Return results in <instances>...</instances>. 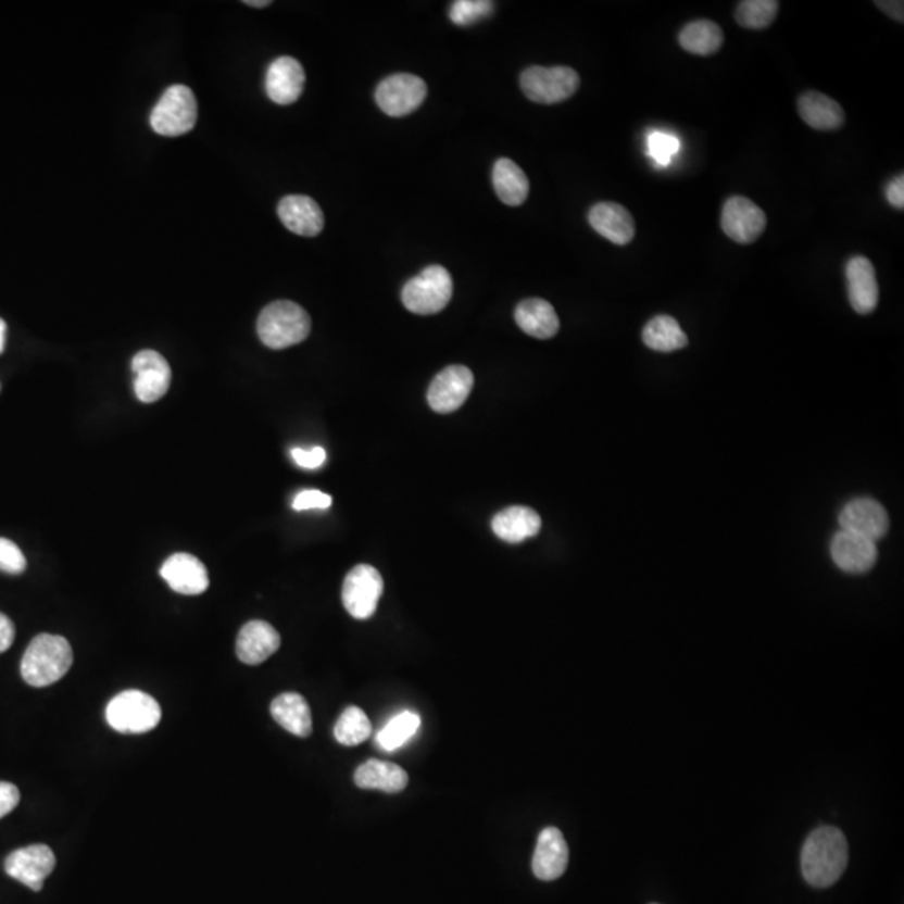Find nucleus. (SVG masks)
I'll return each instance as SVG.
<instances>
[{
  "mask_svg": "<svg viewBox=\"0 0 904 904\" xmlns=\"http://www.w3.org/2000/svg\"><path fill=\"white\" fill-rule=\"evenodd\" d=\"M847 296L859 315L875 312L879 302V285L875 265L866 256H853L846 265Z\"/></svg>",
  "mask_w": 904,
  "mask_h": 904,
  "instance_id": "19",
  "label": "nucleus"
},
{
  "mask_svg": "<svg viewBox=\"0 0 904 904\" xmlns=\"http://www.w3.org/2000/svg\"><path fill=\"white\" fill-rule=\"evenodd\" d=\"M311 328L312 321L305 309L290 300H278L266 305L256 322L260 340L275 351L303 342Z\"/></svg>",
  "mask_w": 904,
  "mask_h": 904,
  "instance_id": "3",
  "label": "nucleus"
},
{
  "mask_svg": "<svg viewBox=\"0 0 904 904\" xmlns=\"http://www.w3.org/2000/svg\"><path fill=\"white\" fill-rule=\"evenodd\" d=\"M492 185L507 206H519L529 194V179L515 161L501 158L492 168Z\"/></svg>",
  "mask_w": 904,
  "mask_h": 904,
  "instance_id": "28",
  "label": "nucleus"
},
{
  "mask_svg": "<svg viewBox=\"0 0 904 904\" xmlns=\"http://www.w3.org/2000/svg\"><path fill=\"white\" fill-rule=\"evenodd\" d=\"M332 504V497H328L318 489H305L293 498L292 507L296 511L327 510Z\"/></svg>",
  "mask_w": 904,
  "mask_h": 904,
  "instance_id": "37",
  "label": "nucleus"
},
{
  "mask_svg": "<svg viewBox=\"0 0 904 904\" xmlns=\"http://www.w3.org/2000/svg\"><path fill=\"white\" fill-rule=\"evenodd\" d=\"M106 720L120 733H147L160 724L161 707L141 690H125L111 699Z\"/></svg>",
  "mask_w": 904,
  "mask_h": 904,
  "instance_id": "4",
  "label": "nucleus"
},
{
  "mask_svg": "<svg viewBox=\"0 0 904 904\" xmlns=\"http://www.w3.org/2000/svg\"><path fill=\"white\" fill-rule=\"evenodd\" d=\"M278 649H280V635L266 622H249L238 633L237 655L243 664H263Z\"/></svg>",
  "mask_w": 904,
  "mask_h": 904,
  "instance_id": "21",
  "label": "nucleus"
},
{
  "mask_svg": "<svg viewBox=\"0 0 904 904\" xmlns=\"http://www.w3.org/2000/svg\"><path fill=\"white\" fill-rule=\"evenodd\" d=\"M244 4L250 5V8H266V5H271V2H268V0H260V2H252V0H249V2H244Z\"/></svg>",
  "mask_w": 904,
  "mask_h": 904,
  "instance_id": "44",
  "label": "nucleus"
},
{
  "mask_svg": "<svg viewBox=\"0 0 904 904\" xmlns=\"http://www.w3.org/2000/svg\"><path fill=\"white\" fill-rule=\"evenodd\" d=\"M15 639V627L11 618L0 613V653L8 652Z\"/></svg>",
  "mask_w": 904,
  "mask_h": 904,
  "instance_id": "40",
  "label": "nucleus"
},
{
  "mask_svg": "<svg viewBox=\"0 0 904 904\" xmlns=\"http://www.w3.org/2000/svg\"><path fill=\"white\" fill-rule=\"evenodd\" d=\"M21 792L11 782H0V819L17 807Z\"/></svg>",
  "mask_w": 904,
  "mask_h": 904,
  "instance_id": "39",
  "label": "nucleus"
},
{
  "mask_svg": "<svg viewBox=\"0 0 904 904\" xmlns=\"http://www.w3.org/2000/svg\"><path fill=\"white\" fill-rule=\"evenodd\" d=\"M475 376L464 365H451L435 377L427 390V402L439 414L454 413L469 398Z\"/></svg>",
  "mask_w": 904,
  "mask_h": 904,
  "instance_id": "10",
  "label": "nucleus"
},
{
  "mask_svg": "<svg viewBox=\"0 0 904 904\" xmlns=\"http://www.w3.org/2000/svg\"><path fill=\"white\" fill-rule=\"evenodd\" d=\"M26 566V556L21 548L8 538H0V572L21 575Z\"/></svg>",
  "mask_w": 904,
  "mask_h": 904,
  "instance_id": "36",
  "label": "nucleus"
},
{
  "mask_svg": "<svg viewBox=\"0 0 904 904\" xmlns=\"http://www.w3.org/2000/svg\"><path fill=\"white\" fill-rule=\"evenodd\" d=\"M831 556L836 566L842 572L861 575L875 566L878 560V548L875 541L842 529L832 538Z\"/></svg>",
  "mask_w": 904,
  "mask_h": 904,
  "instance_id": "16",
  "label": "nucleus"
},
{
  "mask_svg": "<svg viewBox=\"0 0 904 904\" xmlns=\"http://www.w3.org/2000/svg\"><path fill=\"white\" fill-rule=\"evenodd\" d=\"M427 86L414 74H392L377 86L376 101L387 116L401 117L414 113L426 101Z\"/></svg>",
  "mask_w": 904,
  "mask_h": 904,
  "instance_id": "9",
  "label": "nucleus"
},
{
  "mask_svg": "<svg viewBox=\"0 0 904 904\" xmlns=\"http://www.w3.org/2000/svg\"><path fill=\"white\" fill-rule=\"evenodd\" d=\"M278 216L292 234L317 237L324 230V213L317 201L305 194H290L278 203Z\"/></svg>",
  "mask_w": 904,
  "mask_h": 904,
  "instance_id": "20",
  "label": "nucleus"
},
{
  "mask_svg": "<svg viewBox=\"0 0 904 904\" xmlns=\"http://www.w3.org/2000/svg\"><path fill=\"white\" fill-rule=\"evenodd\" d=\"M523 92L538 104H558L572 98L580 88V76L572 67H528L522 74Z\"/></svg>",
  "mask_w": 904,
  "mask_h": 904,
  "instance_id": "7",
  "label": "nucleus"
},
{
  "mask_svg": "<svg viewBox=\"0 0 904 904\" xmlns=\"http://www.w3.org/2000/svg\"><path fill=\"white\" fill-rule=\"evenodd\" d=\"M491 528L506 543H523L540 532L541 518L531 507L511 506L492 518Z\"/></svg>",
  "mask_w": 904,
  "mask_h": 904,
  "instance_id": "23",
  "label": "nucleus"
},
{
  "mask_svg": "<svg viewBox=\"0 0 904 904\" xmlns=\"http://www.w3.org/2000/svg\"><path fill=\"white\" fill-rule=\"evenodd\" d=\"M371 733H373V724L368 720L367 714L355 705L347 707L337 718L336 727H334L337 742L347 748L362 744L367 741Z\"/></svg>",
  "mask_w": 904,
  "mask_h": 904,
  "instance_id": "32",
  "label": "nucleus"
},
{
  "mask_svg": "<svg viewBox=\"0 0 904 904\" xmlns=\"http://www.w3.org/2000/svg\"><path fill=\"white\" fill-rule=\"evenodd\" d=\"M839 525L844 531L856 532L859 537L871 541L887 537L890 529L888 513L878 501L871 498H859L842 507Z\"/></svg>",
  "mask_w": 904,
  "mask_h": 904,
  "instance_id": "14",
  "label": "nucleus"
},
{
  "mask_svg": "<svg viewBox=\"0 0 904 904\" xmlns=\"http://www.w3.org/2000/svg\"><path fill=\"white\" fill-rule=\"evenodd\" d=\"M198 104L188 86L175 85L166 89L151 113V128L161 136L187 135L197 125Z\"/></svg>",
  "mask_w": 904,
  "mask_h": 904,
  "instance_id": "6",
  "label": "nucleus"
},
{
  "mask_svg": "<svg viewBox=\"0 0 904 904\" xmlns=\"http://www.w3.org/2000/svg\"><path fill=\"white\" fill-rule=\"evenodd\" d=\"M382 591V577L374 566H355L343 580V606L357 620H367L376 613Z\"/></svg>",
  "mask_w": 904,
  "mask_h": 904,
  "instance_id": "8",
  "label": "nucleus"
},
{
  "mask_svg": "<svg viewBox=\"0 0 904 904\" xmlns=\"http://www.w3.org/2000/svg\"><path fill=\"white\" fill-rule=\"evenodd\" d=\"M303 86H305V71L297 59L284 55V58L275 59L266 70V95L280 106L296 102L302 96Z\"/></svg>",
  "mask_w": 904,
  "mask_h": 904,
  "instance_id": "18",
  "label": "nucleus"
},
{
  "mask_svg": "<svg viewBox=\"0 0 904 904\" xmlns=\"http://www.w3.org/2000/svg\"><path fill=\"white\" fill-rule=\"evenodd\" d=\"M272 717L278 726L296 737L312 733V712L300 693L287 692L275 696L271 705Z\"/></svg>",
  "mask_w": 904,
  "mask_h": 904,
  "instance_id": "27",
  "label": "nucleus"
},
{
  "mask_svg": "<svg viewBox=\"0 0 904 904\" xmlns=\"http://www.w3.org/2000/svg\"><path fill=\"white\" fill-rule=\"evenodd\" d=\"M136 398L145 404L160 401L172 384V368L163 355L154 351H141L133 359Z\"/></svg>",
  "mask_w": 904,
  "mask_h": 904,
  "instance_id": "13",
  "label": "nucleus"
},
{
  "mask_svg": "<svg viewBox=\"0 0 904 904\" xmlns=\"http://www.w3.org/2000/svg\"><path fill=\"white\" fill-rule=\"evenodd\" d=\"M161 577L176 593L201 594L209 590V572L203 563L188 553H176L161 566Z\"/></svg>",
  "mask_w": 904,
  "mask_h": 904,
  "instance_id": "15",
  "label": "nucleus"
},
{
  "mask_svg": "<svg viewBox=\"0 0 904 904\" xmlns=\"http://www.w3.org/2000/svg\"><path fill=\"white\" fill-rule=\"evenodd\" d=\"M850 847L846 836L838 828L823 826L814 829L801 853L804 879L814 888H829L846 869Z\"/></svg>",
  "mask_w": 904,
  "mask_h": 904,
  "instance_id": "1",
  "label": "nucleus"
},
{
  "mask_svg": "<svg viewBox=\"0 0 904 904\" xmlns=\"http://www.w3.org/2000/svg\"><path fill=\"white\" fill-rule=\"evenodd\" d=\"M643 343L656 352H675L687 347L689 339L683 328L670 315H656L645 325Z\"/></svg>",
  "mask_w": 904,
  "mask_h": 904,
  "instance_id": "29",
  "label": "nucleus"
},
{
  "mask_svg": "<svg viewBox=\"0 0 904 904\" xmlns=\"http://www.w3.org/2000/svg\"><path fill=\"white\" fill-rule=\"evenodd\" d=\"M355 784L365 791H382L387 794H398L409 784V776L401 766L386 761L371 758L362 764L354 774Z\"/></svg>",
  "mask_w": 904,
  "mask_h": 904,
  "instance_id": "25",
  "label": "nucleus"
},
{
  "mask_svg": "<svg viewBox=\"0 0 904 904\" xmlns=\"http://www.w3.org/2000/svg\"><path fill=\"white\" fill-rule=\"evenodd\" d=\"M801 120L817 131H834L844 125V111L834 99L823 92H804L798 101Z\"/></svg>",
  "mask_w": 904,
  "mask_h": 904,
  "instance_id": "24",
  "label": "nucleus"
},
{
  "mask_svg": "<svg viewBox=\"0 0 904 904\" xmlns=\"http://www.w3.org/2000/svg\"><path fill=\"white\" fill-rule=\"evenodd\" d=\"M73 661V649L64 637L40 633L24 653L21 674L29 686L40 689L59 682L70 671Z\"/></svg>",
  "mask_w": 904,
  "mask_h": 904,
  "instance_id": "2",
  "label": "nucleus"
},
{
  "mask_svg": "<svg viewBox=\"0 0 904 904\" xmlns=\"http://www.w3.org/2000/svg\"><path fill=\"white\" fill-rule=\"evenodd\" d=\"M5 336H8V325H5V322L0 318V354H2L5 349Z\"/></svg>",
  "mask_w": 904,
  "mask_h": 904,
  "instance_id": "43",
  "label": "nucleus"
},
{
  "mask_svg": "<svg viewBox=\"0 0 904 904\" xmlns=\"http://www.w3.org/2000/svg\"><path fill=\"white\" fill-rule=\"evenodd\" d=\"M55 868V856L46 844L21 847L5 857L4 869L11 878L33 891H40Z\"/></svg>",
  "mask_w": 904,
  "mask_h": 904,
  "instance_id": "12",
  "label": "nucleus"
},
{
  "mask_svg": "<svg viewBox=\"0 0 904 904\" xmlns=\"http://www.w3.org/2000/svg\"><path fill=\"white\" fill-rule=\"evenodd\" d=\"M779 2L776 0H744L736 9V21L745 29H766L774 23Z\"/></svg>",
  "mask_w": 904,
  "mask_h": 904,
  "instance_id": "33",
  "label": "nucleus"
},
{
  "mask_svg": "<svg viewBox=\"0 0 904 904\" xmlns=\"http://www.w3.org/2000/svg\"><path fill=\"white\" fill-rule=\"evenodd\" d=\"M887 198L894 209H904V176L900 175L887 187Z\"/></svg>",
  "mask_w": 904,
  "mask_h": 904,
  "instance_id": "41",
  "label": "nucleus"
},
{
  "mask_svg": "<svg viewBox=\"0 0 904 904\" xmlns=\"http://www.w3.org/2000/svg\"><path fill=\"white\" fill-rule=\"evenodd\" d=\"M875 4L878 5L884 14H888L890 17H893L894 21H897V23H903V2H896V0H893V2H891V0H887V2H879L878 0Z\"/></svg>",
  "mask_w": 904,
  "mask_h": 904,
  "instance_id": "42",
  "label": "nucleus"
},
{
  "mask_svg": "<svg viewBox=\"0 0 904 904\" xmlns=\"http://www.w3.org/2000/svg\"><path fill=\"white\" fill-rule=\"evenodd\" d=\"M452 278L444 266L430 265L402 289V303L417 315L438 314L451 302Z\"/></svg>",
  "mask_w": 904,
  "mask_h": 904,
  "instance_id": "5",
  "label": "nucleus"
},
{
  "mask_svg": "<svg viewBox=\"0 0 904 904\" xmlns=\"http://www.w3.org/2000/svg\"><path fill=\"white\" fill-rule=\"evenodd\" d=\"M724 234L741 244H751L764 234L767 216L754 201L744 197H730L724 203L720 218Z\"/></svg>",
  "mask_w": 904,
  "mask_h": 904,
  "instance_id": "11",
  "label": "nucleus"
},
{
  "mask_svg": "<svg viewBox=\"0 0 904 904\" xmlns=\"http://www.w3.org/2000/svg\"><path fill=\"white\" fill-rule=\"evenodd\" d=\"M292 457L303 469H318V467L324 466L325 460H327V452H325L324 448H296L292 449Z\"/></svg>",
  "mask_w": 904,
  "mask_h": 904,
  "instance_id": "38",
  "label": "nucleus"
},
{
  "mask_svg": "<svg viewBox=\"0 0 904 904\" xmlns=\"http://www.w3.org/2000/svg\"><path fill=\"white\" fill-rule=\"evenodd\" d=\"M588 222L597 234L612 243L624 247L633 240L635 219L622 204L610 201L594 204L588 213Z\"/></svg>",
  "mask_w": 904,
  "mask_h": 904,
  "instance_id": "22",
  "label": "nucleus"
},
{
  "mask_svg": "<svg viewBox=\"0 0 904 904\" xmlns=\"http://www.w3.org/2000/svg\"><path fill=\"white\" fill-rule=\"evenodd\" d=\"M494 11L489 0H456L449 9V17L456 26L466 27L479 23Z\"/></svg>",
  "mask_w": 904,
  "mask_h": 904,
  "instance_id": "34",
  "label": "nucleus"
},
{
  "mask_svg": "<svg viewBox=\"0 0 904 904\" xmlns=\"http://www.w3.org/2000/svg\"><path fill=\"white\" fill-rule=\"evenodd\" d=\"M420 717L416 712L405 711L390 718L387 726L377 733L376 744L382 751L392 752L411 741L419 730Z\"/></svg>",
  "mask_w": 904,
  "mask_h": 904,
  "instance_id": "31",
  "label": "nucleus"
},
{
  "mask_svg": "<svg viewBox=\"0 0 904 904\" xmlns=\"http://www.w3.org/2000/svg\"><path fill=\"white\" fill-rule=\"evenodd\" d=\"M650 156L661 164V166H668L671 163V158L680 150V142L674 135L668 133L653 131L649 138Z\"/></svg>",
  "mask_w": 904,
  "mask_h": 904,
  "instance_id": "35",
  "label": "nucleus"
},
{
  "mask_svg": "<svg viewBox=\"0 0 904 904\" xmlns=\"http://www.w3.org/2000/svg\"><path fill=\"white\" fill-rule=\"evenodd\" d=\"M569 850L560 829L544 828L538 836L537 850L532 854V872L541 881L562 878L568 868Z\"/></svg>",
  "mask_w": 904,
  "mask_h": 904,
  "instance_id": "17",
  "label": "nucleus"
},
{
  "mask_svg": "<svg viewBox=\"0 0 904 904\" xmlns=\"http://www.w3.org/2000/svg\"><path fill=\"white\" fill-rule=\"evenodd\" d=\"M678 42L682 46L683 51L696 55H711L723 48L724 33L718 24L701 18V21H693V23L683 27L682 33L678 36Z\"/></svg>",
  "mask_w": 904,
  "mask_h": 904,
  "instance_id": "30",
  "label": "nucleus"
},
{
  "mask_svg": "<svg viewBox=\"0 0 904 904\" xmlns=\"http://www.w3.org/2000/svg\"><path fill=\"white\" fill-rule=\"evenodd\" d=\"M516 324L523 332L535 339L547 340L560 330V318L554 306L547 300H523L515 312Z\"/></svg>",
  "mask_w": 904,
  "mask_h": 904,
  "instance_id": "26",
  "label": "nucleus"
}]
</instances>
